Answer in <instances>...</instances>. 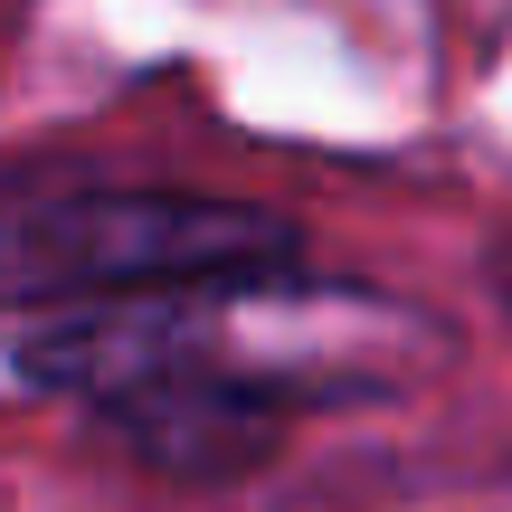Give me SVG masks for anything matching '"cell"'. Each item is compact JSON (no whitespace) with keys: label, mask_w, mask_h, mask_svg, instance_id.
Returning <instances> with one entry per match:
<instances>
[{"label":"cell","mask_w":512,"mask_h":512,"mask_svg":"<svg viewBox=\"0 0 512 512\" xmlns=\"http://www.w3.org/2000/svg\"><path fill=\"white\" fill-rule=\"evenodd\" d=\"M285 266H294V228L275 209H238V200H190V190L0 200V304L256 285V275H285Z\"/></svg>","instance_id":"obj_1"}]
</instances>
